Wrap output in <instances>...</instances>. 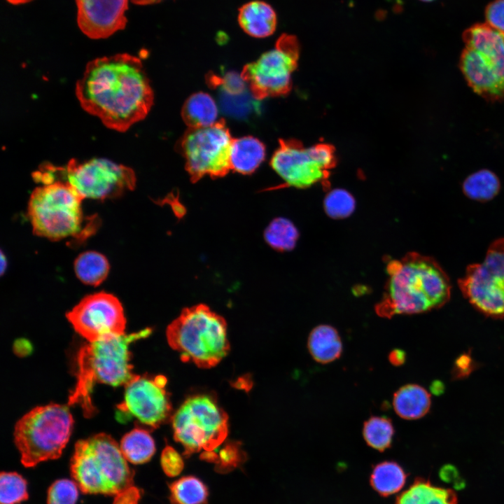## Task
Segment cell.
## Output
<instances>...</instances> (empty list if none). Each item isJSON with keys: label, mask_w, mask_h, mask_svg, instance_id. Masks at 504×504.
Returning a JSON list of instances; mask_svg holds the SVG:
<instances>
[{"label": "cell", "mask_w": 504, "mask_h": 504, "mask_svg": "<svg viewBox=\"0 0 504 504\" xmlns=\"http://www.w3.org/2000/svg\"><path fill=\"white\" fill-rule=\"evenodd\" d=\"M76 95L86 112L120 132L144 119L154 100L141 59L127 53L88 62L76 83Z\"/></svg>", "instance_id": "cell-1"}, {"label": "cell", "mask_w": 504, "mask_h": 504, "mask_svg": "<svg viewBox=\"0 0 504 504\" xmlns=\"http://www.w3.org/2000/svg\"><path fill=\"white\" fill-rule=\"evenodd\" d=\"M388 280L375 312L390 318L420 314L443 306L450 298L448 276L432 258L412 252L386 266Z\"/></svg>", "instance_id": "cell-2"}, {"label": "cell", "mask_w": 504, "mask_h": 504, "mask_svg": "<svg viewBox=\"0 0 504 504\" xmlns=\"http://www.w3.org/2000/svg\"><path fill=\"white\" fill-rule=\"evenodd\" d=\"M150 328L132 334L113 335L82 346L78 354V374L76 387L69 397V405L80 402L85 411L93 410L90 394L95 383L113 386H125L136 374L130 363V345L148 336Z\"/></svg>", "instance_id": "cell-3"}, {"label": "cell", "mask_w": 504, "mask_h": 504, "mask_svg": "<svg viewBox=\"0 0 504 504\" xmlns=\"http://www.w3.org/2000/svg\"><path fill=\"white\" fill-rule=\"evenodd\" d=\"M70 472L80 490L88 494L115 496L134 484V472L120 445L104 433L76 443Z\"/></svg>", "instance_id": "cell-4"}, {"label": "cell", "mask_w": 504, "mask_h": 504, "mask_svg": "<svg viewBox=\"0 0 504 504\" xmlns=\"http://www.w3.org/2000/svg\"><path fill=\"white\" fill-rule=\"evenodd\" d=\"M166 336L183 362L200 368L216 366L230 350L225 320L204 304L183 309L167 326Z\"/></svg>", "instance_id": "cell-5"}, {"label": "cell", "mask_w": 504, "mask_h": 504, "mask_svg": "<svg viewBox=\"0 0 504 504\" xmlns=\"http://www.w3.org/2000/svg\"><path fill=\"white\" fill-rule=\"evenodd\" d=\"M74 419L66 405L51 403L34 407L20 419L14 442L27 468L58 458L72 432Z\"/></svg>", "instance_id": "cell-6"}, {"label": "cell", "mask_w": 504, "mask_h": 504, "mask_svg": "<svg viewBox=\"0 0 504 504\" xmlns=\"http://www.w3.org/2000/svg\"><path fill=\"white\" fill-rule=\"evenodd\" d=\"M463 38L459 66L469 86L487 101L504 100V33L477 24Z\"/></svg>", "instance_id": "cell-7"}, {"label": "cell", "mask_w": 504, "mask_h": 504, "mask_svg": "<svg viewBox=\"0 0 504 504\" xmlns=\"http://www.w3.org/2000/svg\"><path fill=\"white\" fill-rule=\"evenodd\" d=\"M83 200L66 182L55 181L36 187L28 203L34 233L53 241L78 237L83 230Z\"/></svg>", "instance_id": "cell-8"}, {"label": "cell", "mask_w": 504, "mask_h": 504, "mask_svg": "<svg viewBox=\"0 0 504 504\" xmlns=\"http://www.w3.org/2000/svg\"><path fill=\"white\" fill-rule=\"evenodd\" d=\"M41 169L47 182H66L83 199L117 197L132 190L136 184L135 174L131 168L104 158L83 162L71 159L65 167L49 164Z\"/></svg>", "instance_id": "cell-9"}, {"label": "cell", "mask_w": 504, "mask_h": 504, "mask_svg": "<svg viewBox=\"0 0 504 504\" xmlns=\"http://www.w3.org/2000/svg\"><path fill=\"white\" fill-rule=\"evenodd\" d=\"M174 440L190 456L202 449L212 451L228 433V416L214 398L199 394L187 398L172 418Z\"/></svg>", "instance_id": "cell-10"}, {"label": "cell", "mask_w": 504, "mask_h": 504, "mask_svg": "<svg viewBox=\"0 0 504 504\" xmlns=\"http://www.w3.org/2000/svg\"><path fill=\"white\" fill-rule=\"evenodd\" d=\"M233 139L223 119L210 126L188 128L179 141V151L190 180L195 183L205 175H226L231 169Z\"/></svg>", "instance_id": "cell-11"}, {"label": "cell", "mask_w": 504, "mask_h": 504, "mask_svg": "<svg viewBox=\"0 0 504 504\" xmlns=\"http://www.w3.org/2000/svg\"><path fill=\"white\" fill-rule=\"evenodd\" d=\"M298 53L297 38L284 34L278 38L273 49L245 65L240 76L253 97L261 100L288 92L291 86L292 74L297 66Z\"/></svg>", "instance_id": "cell-12"}, {"label": "cell", "mask_w": 504, "mask_h": 504, "mask_svg": "<svg viewBox=\"0 0 504 504\" xmlns=\"http://www.w3.org/2000/svg\"><path fill=\"white\" fill-rule=\"evenodd\" d=\"M464 296L483 314L504 317V237L489 247L482 263L470 265L458 280Z\"/></svg>", "instance_id": "cell-13"}, {"label": "cell", "mask_w": 504, "mask_h": 504, "mask_svg": "<svg viewBox=\"0 0 504 504\" xmlns=\"http://www.w3.org/2000/svg\"><path fill=\"white\" fill-rule=\"evenodd\" d=\"M333 162V151L328 145L304 148L293 141H281L270 164L286 185L304 188L325 178Z\"/></svg>", "instance_id": "cell-14"}, {"label": "cell", "mask_w": 504, "mask_h": 504, "mask_svg": "<svg viewBox=\"0 0 504 504\" xmlns=\"http://www.w3.org/2000/svg\"><path fill=\"white\" fill-rule=\"evenodd\" d=\"M66 318L88 342L125 333L123 307L116 297L105 292L83 298L66 314Z\"/></svg>", "instance_id": "cell-15"}, {"label": "cell", "mask_w": 504, "mask_h": 504, "mask_svg": "<svg viewBox=\"0 0 504 504\" xmlns=\"http://www.w3.org/2000/svg\"><path fill=\"white\" fill-rule=\"evenodd\" d=\"M163 375L151 378L138 375L125 386V400L118 405L122 411L134 416L141 423L156 428L165 422L172 412V403L164 387Z\"/></svg>", "instance_id": "cell-16"}, {"label": "cell", "mask_w": 504, "mask_h": 504, "mask_svg": "<svg viewBox=\"0 0 504 504\" xmlns=\"http://www.w3.org/2000/svg\"><path fill=\"white\" fill-rule=\"evenodd\" d=\"M76 2L78 27L90 38H107L126 26L128 0H76Z\"/></svg>", "instance_id": "cell-17"}, {"label": "cell", "mask_w": 504, "mask_h": 504, "mask_svg": "<svg viewBox=\"0 0 504 504\" xmlns=\"http://www.w3.org/2000/svg\"><path fill=\"white\" fill-rule=\"evenodd\" d=\"M238 22L245 33L255 38H265L275 31L276 14L273 8L262 1L244 4L238 13Z\"/></svg>", "instance_id": "cell-18"}, {"label": "cell", "mask_w": 504, "mask_h": 504, "mask_svg": "<svg viewBox=\"0 0 504 504\" xmlns=\"http://www.w3.org/2000/svg\"><path fill=\"white\" fill-rule=\"evenodd\" d=\"M430 405L429 393L416 384L404 385L393 394V409L404 419L414 420L423 417L428 412Z\"/></svg>", "instance_id": "cell-19"}, {"label": "cell", "mask_w": 504, "mask_h": 504, "mask_svg": "<svg viewBox=\"0 0 504 504\" xmlns=\"http://www.w3.org/2000/svg\"><path fill=\"white\" fill-rule=\"evenodd\" d=\"M307 347L316 362L326 364L339 358L342 353V342L337 330L329 325H318L310 332Z\"/></svg>", "instance_id": "cell-20"}, {"label": "cell", "mask_w": 504, "mask_h": 504, "mask_svg": "<svg viewBox=\"0 0 504 504\" xmlns=\"http://www.w3.org/2000/svg\"><path fill=\"white\" fill-rule=\"evenodd\" d=\"M265 158V147L258 139L243 136L234 139L230 153L231 169L242 174L253 173Z\"/></svg>", "instance_id": "cell-21"}, {"label": "cell", "mask_w": 504, "mask_h": 504, "mask_svg": "<svg viewBox=\"0 0 504 504\" xmlns=\"http://www.w3.org/2000/svg\"><path fill=\"white\" fill-rule=\"evenodd\" d=\"M457 496L450 489L433 485L430 481L416 478L394 504H456Z\"/></svg>", "instance_id": "cell-22"}, {"label": "cell", "mask_w": 504, "mask_h": 504, "mask_svg": "<svg viewBox=\"0 0 504 504\" xmlns=\"http://www.w3.org/2000/svg\"><path fill=\"white\" fill-rule=\"evenodd\" d=\"M218 110L214 99L207 93L199 92L185 102L181 116L188 128L210 126L218 121Z\"/></svg>", "instance_id": "cell-23"}, {"label": "cell", "mask_w": 504, "mask_h": 504, "mask_svg": "<svg viewBox=\"0 0 504 504\" xmlns=\"http://www.w3.org/2000/svg\"><path fill=\"white\" fill-rule=\"evenodd\" d=\"M120 449L125 458L132 464L149 461L155 452L154 440L142 428H134L121 439Z\"/></svg>", "instance_id": "cell-24"}, {"label": "cell", "mask_w": 504, "mask_h": 504, "mask_svg": "<svg viewBox=\"0 0 504 504\" xmlns=\"http://www.w3.org/2000/svg\"><path fill=\"white\" fill-rule=\"evenodd\" d=\"M109 263L106 258L97 251L80 253L74 261V271L83 284L97 286L107 277Z\"/></svg>", "instance_id": "cell-25"}, {"label": "cell", "mask_w": 504, "mask_h": 504, "mask_svg": "<svg viewBox=\"0 0 504 504\" xmlns=\"http://www.w3.org/2000/svg\"><path fill=\"white\" fill-rule=\"evenodd\" d=\"M406 474L397 463L384 461L374 468L370 475V484L384 496L398 492L404 486Z\"/></svg>", "instance_id": "cell-26"}, {"label": "cell", "mask_w": 504, "mask_h": 504, "mask_svg": "<svg viewBox=\"0 0 504 504\" xmlns=\"http://www.w3.org/2000/svg\"><path fill=\"white\" fill-rule=\"evenodd\" d=\"M169 499L172 504H206L209 491L198 477H182L169 486Z\"/></svg>", "instance_id": "cell-27"}, {"label": "cell", "mask_w": 504, "mask_h": 504, "mask_svg": "<svg viewBox=\"0 0 504 504\" xmlns=\"http://www.w3.org/2000/svg\"><path fill=\"white\" fill-rule=\"evenodd\" d=\"M497 176L488 169H481L468 176L463 183V191L469 198L479 202L493 199L499 192Z\"/></svg>", "instance_id": "cell-28"}, {"label": "cell", "mask_w": 504, "mask_h": 504, "mask_svg": "<svg viewBox=\"0 0 504 504\" xmlns=\"http://www.w3.org/2000/svg\"><path fill=\"white\" fill-rule=\"evenodd\" d=\"M394 433L393 423L387 416H372L363 424V435L365 442L379 451L391 446Z\"/></svg>", "instance_id": "cell-29"}, {"label": "cell", "mask_w": 504, "mask_h": 504, "mask_svg": "<svg viewBox=\"0 0 504 504\" xmlns=\"http://www.w3.org/2000/svg\"><path fill=\"white\" fill-rule=\"evenodd\" d=\"M264 237L271 247L284 251H290L295 247L299 233L290 220L284 218H277L267 227Z\"/></svg>", "instance_id": "cell-30"}, {"label": "cell", "mask_w": 504, "mask_h": 504, "mask_svg": "<svg viewBox=\"0 0 504 504\" xmlns=\"http://www.w3.org/2000/svg\"><path fill=\"white\" fill-rule=\"evenodd\" d=\"M28 497L27 481L21 475L15 472H1V504H18Z\"/></svg>", "instance_id": "cell-31"}, {"label": "cell", "mask_w": 504, "mask_h": 504, "mask_svg": "<svg viewBox=\"0 0 504 504\" xmlns=\"http://www.w3.org/2000/svg\"><path fill=\"white\" fill-rule=\"evenodd\" d=\"M323 206L329 217L342 219L349 216L354 212L356 201L349 191L335 188L331 190L325 197Z\"/></svg>", "instance_id": "cell-32"}, {"label": "cell", "mask_w": 504, "mask_h": 504, "mask_svg": "<svg viewBox=\"0 0 504 504\" xmlns=\"http://www.w3.org/2000/svg\"><path fill=\"white\" fill-rule=\"evenodd\" d=\"M78 487L74 480L55 481L48 490L47 504H76L79 495Z\"/></svg>", "instance_id": "cell-33"}, {"label": "cell", "mask_w": 504, "mask_h": 504, "mask_svg": "<svg viewBox=\"0 0 504 504\" xmlns=\"http://www.w3.org/2000/svg\"><path fill=\"white\" fill-rule=\"evenodd\" d=\"M245 459L244 453L235 442L227 444L218 455L214 454L212 462L216 471L225 473L237 468Z\"/></svg>", "instance_id": "cell-34"}, {"label": "cell", "mask_w": 504, "mask_h": 504, "mask_svg": "<svg viewBox=\"0 0 504 504\" xmlns=\"http://www.w3.org/2000/svg\"><path fill=\"white\" fill-rule=\"evenodd\" d=\"M160 465L164 474L170 477L178 476L184 468L182 456L169 445H167L162 451Z\"/></svg>", "instance_id": "cell-35"}, {"label": "cell", "mask_w": 504, "mask_h": 504, "mask_svg": "<svg viewBox=\"0 0 504 504\" xmlns=\"http://www.w3.org/2000/svg\"><path fill=\"white\" fill-rule=\"evenodd\" d=\"M486 24L504 33V0H495L485 10Z\"/></svg>", "instance_id": "cell-36"}, {"label": "cell", "mask_w": 504, "mask_h": 504, "mask_svg": "<svg viewBox=\"0 0 504 504\" xmlns=\"http://www.w3.org/2000/svg\"><path fill=\"white\" fill-rule=\"evenodd\" d=\"M141 493L139 488L131 485L114 496L113 504H139Z\"/></svg>", "instance_id": "cell-37"}, {"label": "cell", "mask_w": 504, "mask_h": 504, "mask_svg": "<svg viewBox=\"0 0 504 504\" xmlns=\"http://www.w3.org/2000/svg\"><path fill=\"white\" fill-rule=\"evenodd\" d=\"M472 360L468 355H462L456 360L455 367L456 372L458 375H465L470 372Z\"/></svg>", "instance_id": "cell-38"}, {"label": "cell", "mask_w": 504, "mask_h": 504, "mask_svg": "<svg viewBox=\"0 0 504 504\" xmlns=\"http://www.w3.org/2000/svg\"><path fill=\"white\" fill-rule=\"evenodd\" d=\"M406 360L405 352L399 349L392 350L388 354V360L391 365L394 366H400L403 365Z\"/></svg>", "instance_id": "cell-39"}, {"label": "cell", "mask_w": 504, "mask_h": 504, "mask_svg": "<svg viewBox=\"0 0 504 504\" xmlns=\"http://www.w3.org/2000/svg\"><path fill=\"white\" fill-rule=\"evenodd\" d=\"M444 384L440 381H435L431 384L430 391L435 395H440L444 391Z\"/></svg>", "instance_id": "cell-40"}, {"label": "cell", "mask_w": 504, "mask_h": 504, "mask_svg": "<svg viewBox=\"0 0 504 504\" xmlns=\"http://www.w3.org/2000/svg\"><path fill=\"white\" fill-rule=\"evenodd\" d=\"M162 0H131V1L137 5H148L156 4Z\"/></svg>", "instance_id": "cell-41"}, {"label": "cell", "mask_w": 504, "mask_h": 504, "mask_svg": "<svg viewBox=\"0 0 504 504\" xmlns=\"http://www.w3.org/2000/svg\"><path fill=\"white\" fill-rule=\"evenodd\" d=\"M1 274H3L4 271L5 270L6 267L7 263H6V260L5 257L4 256L2 252H1Z\"/></svg>", "instance_id": "cell-42"}, {"label": "cell", "mask_w": 504, "mask_h": 504, "mask_svg": "<svg viewBox=\"0 0 504 504\" xmlns=\"http://www.w3.org/2000/svg\"><path fill=\"white\" fill-rule=\"evenodd\" d=\"M6 1L12 4L18 5V4H25V3L29 2L31 0H6Z\"/></svg>", "instance_id": "cell-43"}, {"label": "cell", "mask_w": 504, "mask_h": 504, "mask_svg": "<svg viewBox=\"0 0 504 504\" xmlns=\"http://www.w3.org/2000/svg\"><path fill=\"white\" fill-rule=\"evenodd\" d=\"M421 1H433V0H421Z\"/></svg>", "instance_id": "cell-44"}]
</instances>
